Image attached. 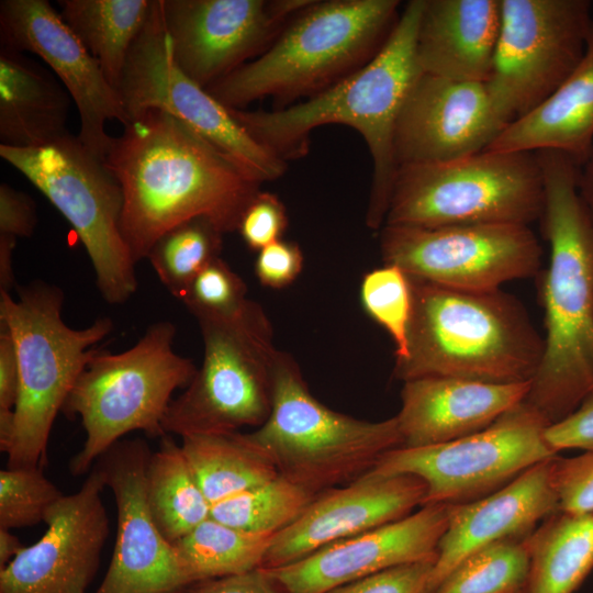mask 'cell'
<instances>
[{"mask_svg": "<svg viewBox=\"0 0 593 593\" xmlns=\"http://www.w3.org/2000/svg\"><path fill=\"white\" fill-rule=\"evenodd\" d=\"M104 163L123 193L120 231L133 261L170 228L195 217L237 231L258 183L172 115L149 110L113 137Z\"/></svg>", "mask_w": 593, "mask_h": 593, "instance_id": "cell-1", "label": "cell"}, {"mask_svg": "<svg viewBox=\"0 0 593 593\" xmlns=\"http://www.w3.org/2000/svg\"><path fill=\"white\" fill-rule=\"evenodd\" d=\"M536 154L544 180L538 221L550 255L537 276L544 351L525 401L551 425L593 390V216L575 161L556 150Z\"/></svg>", "mask_w": 593, "mask_h": 593, "instance_id": "cell-2", "label": "cell"}, {"mask_svg": "<svg viewBox=\"0 0 593 593\" xmlns=\"http://www.w3.org/2000/svg\"><path fill=\"white\" fill-rule=\"evenodd\" d=\"M424 0L407 2L389 37L363 66L303 102L272 110L230 109L234 119L262 146L284 161L304 156L313 130L326 124L353 127L372 158V181L366 212L371 230L384 225L399 165L398 120L421 75L416 36Z\"/></svg>", "mask_w": 593, "mask_h": 593, "instance_id": "cell-3", "label": "cell"}, {"mask_svg": "<svg viewBox=\"0 0 593 593\" xmlns=\"http://www.w3.org/2000/svg\"><path fill=\"white\" fill-rule=\"evenodd\" d=\"M410 280L407 348L403 358L395 359V379L455 377L492 383L533 379L544 338L515 296L501 289L472 291Z\"/></svg>", "mask_w": 593, "mask_h": 593, "instance_id": "cell-4", "label": "cell"}, {"mask_svg": "<svg viewBox=\"0 0 593 593\" xmlns=\"http://www.w3.org/2000/svg\"><path fill=\"white\" fill-rule=\"evenodd\" d=\"M398 0L312 1L257 58L206 90L228 109L312 97L367 64L400 15Z\"/></svg>", "mask_w": 593, "mask_h": 593, "instance_id": "cell-5", "label": "cell"}, {"mask_svg": "<svg viewBox=\"0 0 593 593\" xmlns=\"http://www.w3.org/2000/svg\"><path fill=\"white\" fill-rule=\"evenodd\" d=\"M63 304V291L43 281L20 288L18 298L0 291V323L13 338L20 377L11 428L0 440L7 467H44L57 414L93 346L113 329L109 317L71 328L61 317Z\"/></svg>", "mask_w": 593, "mask_h": 593, "instance_id": "cell-6", "label": "cell"}, {"mask_svg": "<svg viewBox=\"0 0 593 593\" xmlns=\"http://www.w3.org/2000/svg\"><path fill=\"white\" fill-rule=\"evenodd\" d=\"M246 434L280 475L316 495L357 480L403 445L395 416L371 422L327 407L310 392L295 359L281 350L270 414Z\"/></svg>", "mask_w": 593, "mask_h": 593, "instance_id": "cell-7", "label": "cell"}, {"mask_svg": "<svg viewBox=\"0 0 593 593\" xmlns=\"http://www.w3.org/2000/svg\"><path fill=\"white\" fill-rule=\"evenodd\" d=\"M175 336V325L159 321L122 353L94 350L61 411L78 417L86 434L81 449L69 461L72 475L90 471L126 434L166 435L163 421L172 394L184 389L198 369L174 350Z\"/></svg>", "mask_w": 593, "mask_h": 593, "instance_id": "cell-8", "label": "cell"}, {"mask_svg": "<svg viewBox=\"0 0 593 593\" xmlns=\"http://www.w3.org/2000/svg\"><path fill=\"white\" fill-rule=\"evenodd\" d=\"M542 203L536 153L485 149L449 161L400 166L384 225H529L539 220Z\"/></svg>", "mask_w": 593, "mask_h": 593, "instance_id": "cell-9", "label": "cell"}, {"mask_svg": "<svg viewBox=\"0 0 593 593\" xmlns=\"http://www.w3.org/2000/svg\"><path fill=\"white\" fill-rule=\"evenodd\" d=\"M203 360L163 421L166 435L227 434L259 427L272 404L278 349L261 305L248 300L236 314L197 320Z\"/></svg>", "mask_w": 593, "mask_h": 593, "instance_id": "cell-10", "label": "cell"}, {"mask_svg": "<svg viewBox=\"0 0 593 593\" xmlns=\"http://www.w3.org/2000/svg\"><path fill=\"white\" fill-rule=\"evenodd\" d=\"M0 156L72 226L103 299L110 304L126 302L137 289L136 264L120 231L122 189L104 159L70 133L33 148L0 145Z\"/></svg>", "mask_w": 593, "mask_h": 593, "instance_id": "cell-11", "label": "cell"}, {"mask_svg": "<svg viewBox=\"0 0 593 593\" xmlns=\"http://www.w3.org/2000/svg\"><path fill=\"white\" fill-rule=\"evenodd\" d=\"M549 425L524 400L490 426L466 437L425 447L394 448L369 472L419 478L426 486L423 505L475 501L558 455L545 440Z\"/></svg>", "mask_w": 593, "mask_h": 593, "instance_id": "cell-12", "label": "cell"}, {"mask_svg": "<svg viewBox=\"0 0 593 593\" xmlns=\"http://www.w3.org/2000/svg\"><path fill=\"white\" fill-rule=\"evenodd\" d=\"M119 92L128 121L149 110L166 112L258 184L273 181L287 170L284 160L253 138L228 108L177 66L160 0H153L148 20L128 54Z\"/></svg>", "mask_w": 593, "mask_h": 593, "instance_id": "cell-13", "label": "cell"}, {"mask_svg": "<svg viewBox=\"0 0 593 593\" xmlns=\"http://www.w3.org/2000/svg\"><path fill=\"white\" fill-rule=\"evenodd\" d=\"M593 20L588 0H501V27L484 82L507 125L568 78L585 52Z\"/></svg>", "mask_w": 593, "mask_h": 593, "instance_id": "cell-14", "label": "cell"}, {"mask_svg": "<svg viewBox=\"0 0 593 593\" xmlns=\"http://www.w3.org/2000/svg\"><path fill=\"white\" fill-rule=\"evenodd\" d=\"M384 265L436 284L472 291L537 277L542 248L529 225L508 223L441 227L383 225Z\"/></svg>", "mask_w": 593, "mask_h": 593, "instance_id": "cell-15", "label": "cell"}, {"mask_svg": "<svg viewBox=\"0 0 593 593\" xmlns=\"http://www.w3.org/2000/svg\"><path fill=\"white\" fill-rule=\"evenodd\" d=\"M313 0H160L177 66L202 88L262 54Z\"/></svg>", "mask_w": 593, "mask_h": 593, "instance_id": "cell-16", "label": "cell"}, {"mask_svg": "<svg viewBox=\"0 0 593 593\" xmlns=\"http://www.w3.org/2000/svg\"><path fill=\"white\" fill-rule=\"evenodd\" d=\"M150 455L144 439L123 438L93 466L116 506L112 558L94 593H180L193 584L149 511L146 470Z\"/></svg>", "mask_w": 593, "mask_h": 593, "instance_id": "cell-17", "label": "cell"}, {"mask_svg": "<svg viewBox=\"0 0 593 593\" xmlns=\"http://www.w3.org/2000/svg\"><path fill=\"white\" fill-rule=\"evenodd\" d=\"M1 46L38 56L68 91L80 118L82 144L104 159L112 138L108 122L125 125L128 116L116 88L99 61L46 0L0 2Z\"/></svg>", "mask_w": 593, "mask_h": 593, "instance_id": "cell-18", "label": "cell"}, {"mask_svg": "<svg viewBox=\"0 0 593 593\" xmlns=\"http://www.w3.org/2000/svg\"><path fill=\"white\" fill-rule=\"evenodd\" d=\"M105 488L93 467L48 513L43 536L0 569V593H86L109 536Z\"/></svg>", "mask_w": 593, "mask_h": 593, "instance_id": "cell-19", "label": "cell"}, {"mask_svg": "<svg viewBox=\"0 0 593 593\" xmlns=\"http://www.w3.org/2000/svg\"><path fill=\"white\" fill-rule=\"evenodd\" d=\"M506 126L485 83L422 71L398 120V165L449 161L483 152Z\"/></svg>", "mask_w": 593, "mask_h": 593, "instance_id": "cell-20", "label": "cell"}, {"mask_svg": "<svg viewBox=\"0 0 593 593\" xmlns=\"http://www.w3.org/2000/svg\"><path fill=\"white\" fill-rule=\"evenodd\" d=\"M447 516V504H426L401 519L327 545L292 563L262 569L283 593H328L389 568L436 562Z\"/></svg>", "mask_w": 593, "mask_h": 593, "instance_id": "cell-21", "label": "cell"}, {"mask_svg": "<svg viewBox=\"0 0 593 593\" xmlns=\"http://www.w3.org/2000/svg\"><path fill=\"white\" fill-rule=\"evenodd\" d=\"M425 493L424 482L415 475L371 472L324 491L275 535L260 568L292 563L327 545L401 519L423 505Z\"/></svg>", "mask_w": 593, "mask_h": 593, "instance_id": "cell-22", "label": "cell"}, {"mask_svg": "<svg viewBox=\"0 0 593 593\" xmlns=\"http://www.w3.org/2000/svg\"><path fill=\"white\" fill-rule=\"evenodd\" d=\"M551 460L533 466L484 497L447 505V527L425 593H433L469 555L496 541L526 538L559 511Z\"/></svg>", "mask_w": 593, "mask_h": 593, "instance_id": "cell-23", "label": "cell"}, {"mask_svg": "<svg viewBox=\"0 0 593 593\" xmlns=\"http://www.w3.org/2000/svg\"><path fill=\"white\" fill-rule=\"evenodd\" d=\"M530 381L492 383L455 377H425L403 382L395 415L404 447L456 440L494 423L523 402Z\"/></svg>", "mask_w": 593, "mask_h": 593, "instance_id": "cell-24", "label": "cell"}, {"mask_svg": "<svg viewBox=\"0 0 593 593\" xmlns=\"http://www.w3.org/2000/svg\"><path fill=\"white\" fill-rule=\"evenodd\" d=\"M501 27V0H424L416 36L423 72L485 82Z\"/></svg>", "mask_w": 593, "mask_h": 593, "instance_id": "cell-25", "label": "cell"}, {"mask_svg": "<svg viewBox=\"0 0 593 593\" xmlns=\"http://www.w3.org/2000/svg\"><path fill=\"white\" fill-rule=\"evenodd\" d=\"M593 141V23L581 61L540 105L511 122L486 149L556 150L581 167Z\"/></svg>", "mask_w": 593, "mask_h": 593, "instance_id": "cell-26", "label": "cell"}, {"mask_svg": "<svg viewBox=\"0 0 593 593\" xmlns=\"http://www.w3.org/2000/svg\"><path fill=\"white\" fill-rule=\"evenodd\" d=\"M71 101L52 70L1 46L0 145L33 148L66 135Z\"/></svg>", "mask_w": 593, "mask_h": 593, "instance_id": "cell-27", "label": "cell"}, {"mask_svg": "<svg viewBox=\"0 0 593 593\" xmlns=\"http://www.w3.org/2000/svg\"><path fill=\"white\" fill-rule=\"evenodd\" d=\"M527 593H574L593 570V513L558 511L526 538Z\"/></svg>", "mask_w": 593, "mask_h": 593, "instance_id": "cell-28", "label": "cell"}, {"mask_svg": "<svg viewBox=\"0 0 593 593\" xmlns=\"http://www.w3.org/2000/svg\"><path fill=\"white\" fill-rule=\"evenodd\" d=\"M180 445L211 505L279 474L246 433L191 435L182 437Z\"/></svg>", "mask_w": 593, "mask_h": 593, "instance_id": "cell-29", "label": "cell"}, {"mask_svg": "<svg viewBox=\"0 0 593 593\" xmlns=\"http://www.w3.org/2000/svg\"><path fill=\"white\" fill-rule=\"evenodd\" d=\"M153 0H59L60 15L119 90L128 54Z\"/></svg>", "mask_w": 593, "mask_h": 593, "instance_id": "cell-30", "label": "cell"}, {"mask_svg": "<svg viewBox=\"0 0 593 593\" xmlns=\"http://www.w3.org/2000/svg\"><path fill=\"white\" fill-rule=\"evenodd\" d=\"M146 494L152 516L163 536L175 544L211 517L186 455L171 435L160 438L146 470Z\"/></svg>", "mask_w": 593, "mask_h": 593, "instance_id": "cell-31", "label": "cell"}, {"mask_svg": "<svg viewBox=\"0 0 593 593\" xmlns=\"http://www.w3.org/2000/svg\"><path fill=\"white\" fill-rule=\"evenodd\" d=\"M275 535L238 529L210 517L174 546L194 584L260 568Z\"/></svg>", "mask_w": 593, "mask_h": 593, "instance_id": "cell-32", "label": "cell"}, {"mask_svg": "<svg viewBox=\"0 0 593 593\" xmlns=\"http://www.w3.org/2000/svg\"><path fill=\"white\" fill-rule=\"evenodd\" d=\"M315 496L278 474L262 484L212 504L211 517L238 529L275 535L292 524Z\"/></svg>", "mask_w": 593, "mask_h": 593, "instance_id": "cell-33", "label": "cell"}, {"mask_svg": "<svg viewBox=\"0 0 593 593\" xmlns=\"http://www.w3.org/2000/svg\"><path fill=\"white\" fill-rule=\"evenodd\" d=\"M222 236L208 219H191L163 234L147 259L164 287L180 300L197 275L220 257Z\"/></svg>", "mask_w": 593, "mask_h": 593, "instance_id": "cell-34", "label": "cell"}, {"mask_svg": "<svg viewBox=\"0 0 593 593\" xmlns=\"http://www.w3.org/2000/svg\"><path fill=\"white\" fill-rule=\"evenodd\" d=\"M526 538L496 541L474 551L433 593H527Z\"/></svg>", "mask_w": 593, "mask_h": 593, "instance_id": "cell-35", "label": "cell"}, {"mask_svg": "<svg viewBox=\"0 0 593 593\" xmlns=\"http://www.w3.org/2000/svg\"><path fill=\"white\" fill-rule=\"evenodd\" d=\"M365 311L393 339L395 359L403 358L413 310L410 277L394 265H384L366 273L360 286Z\"/></svg>", "mask_w": 593, "mask_h": 593, "instance_id": "cell-36", "label": "cell"}, {"mask_svg": "<svg viewBox=\"0 0 593 593\" xmlns=\"http://www.w3.org/2000/svg\"><path fill=\"white\" fill-rule=\"evenodd\" d=\"M65 494L41 467H7L0 471V528L15 529L45 523Z\"/></svg>", "mask_w": 593, "mask_h": 593, "instance_id": "cell-37", "label": "cell"}, {"mask_svg": "<svg viewBox=\"0 0 593 593\" xmlns=\"http://www.w3.org/2000/svg\"><path fill=\"white\" fill-rule=\"evenodd\" d=\"M246 293L242 277L217 257L197 275L180 301L197 320L222 318L244 307Z\"/></svg>", "mask_w": 593, "mask_h": 593, "instance_id": "cell-38", "label": "cell"}, {"mask_svg": "<svg viewBox=\"0 0 593 593\" xmlns=\"http://www.w3.org/2000/svg\"><path fill=\"white\" fill-rule=\"evenodd\" d=\"M551 482L559 511L593 513V451L575 457L556 456L551 460Z\"/></svg>", "mask_w": 593, "mask_h": 593, "instance_id": "cell-39", "label": "cell"}, {"mask_svg": "<svg viewBox=\"0 0 593 593\" xmlns=\"http://www.w3.org/2000/svg\"><path fill=\"white\" fill-rule=\"evenodd\" d=\"M288 226L287 210L273 193L258 191L245 208L237 231L244 243L253 250L281 239Z\"/></svg>", "mask_w": 593, "mask_h": 593, "instance_id": "cell-40", "label": "cell"}, {"mask_svg": "<svg viewBox=\"0 0 593 593\" xmlns=\"http://www.w3.org/2000/svg\"><path fill=\"white\" fill-rule=\"evenodd\" d=\"M435 561H419L385 569L328 593H425Z\"/></svg>", "mask_w": 593, "mask_h": 593, "instance_id": "cell-41", "label": "cell"}, {"mask_svg": "<svg viewBox=\"0 0 593 593\" xmlns=\"http://www.w3.org/2000/svg\"><path fill=\"white\" fill-rule=\"evenodd\" d=\"M303 262L304 257L296 243L279 239L258 251L255 273L262 286L282 289L298 278Z\"/></svg>", "mask_w": 593, "mask_h": 593, "instance_id": "cell-42", "label": "cell"}, {"mask_svg": "<svg viewBox=\"0 0 593 593\" xmlns=\"http://www.w3.org/2000/svg\"><path fill=\"white\" fill-rule=\"evenodd\" d=\"M545 440L557 454L566 449L593 451V390L571 414L547 426Z\"/></svg>", "mask_w": 593, "mask_h": 593, "instance_id": "cell-43", "label": "cell"}, {"mask_svg": "<svg viewBox=\"0 0 593 593\" xmlns=\"http://www.w3.org/2000/svg\"><path fill=\"white\" fill-rule=\"evenodd\" d=\"M19 390L20 377L15 345L8 327L0 323V440L11 428Z\"/></svg>", "mask_w": 593, "mask_h": 593, "instance_id": "cell-44", "label": "cell"}, {"mask_svg": "<svg viewBox=\"0 0 593 593\" xmlns=\"http://www.w3.org/2000/svg\"><path fill=\"white\" fill-rule=\"evenodd\" d=\"M37 223L36 204L25 192L0 184V235L29 237Z\"/></svg>", "mask_w": 593, "mask_h": 593, "instance_id": "cell-45", "label": "cell"}, {"mask_svg": "<svg viewBox=\"0 0 593 593\" xmlns=\"http://www.w3.org/2000/svg\"><path fill=\"white\" fill-rule=\"evenodd\" d=\"M180 593H283L262 568L189 585Z\"/></svg>", "mask_w": 593, "mask_h": 593, "instance_id": "cell-46", "label": "cell"}, {"mask_svg": "<svg viewBox=\"0 0 593 593\" xmlns=\"http://www.w3.org/2000/svg\"><path fill=\"white\" fill-rule=\"evenodd\" d=\"M16 238L0 235V291L10 292L15 286L13 253Z\"/></svg>", "mask_w": 593, "mask_h": 593, "instance_id": "cell-47", "label": "cell"}, {"mask_svg": "<svg viewBox=\"0 0 593 593\" xmlns=\"http://www.w3.org/2000/svg\"><path fill=\"white\" fill-rule=\"evenodd\" d=\"M579 191L593 216V141L589 155L580 167Z\"/></svg>", "mask_w": 593, "mask_h": 593, "instance_id": "cell-48", "label": "cell"}, {"mask_svg": "<svg viewBox=\"0 0 593 593\" xmlns=\"http://www.w3.org/2000/svg\"><path fill=\"white\" fill-rule=\"evenodd\" d=\"M24 547L10 529L0 528V569L10 563Z\"/></svg>", "mask_w": 593, "mask_h": 593, "instance_id": "cell-49", "label": "cell"}]
</instances>
